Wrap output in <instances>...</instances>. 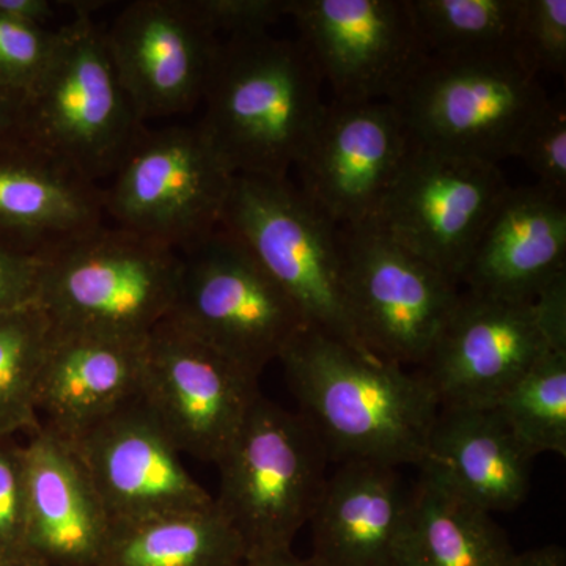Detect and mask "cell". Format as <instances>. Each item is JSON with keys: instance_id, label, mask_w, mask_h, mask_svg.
I'll use <instances>...</instances> for the list:
<instances>
[{"instance_id": "7402d4cb", "label": "cell", "mask_w": 566, "mask_h": 566, "mask_svg": "<svg viewBox=\"0 0 566 566\" xmlns=\"http://www.w3.org/2000/svg\"><path fill=\"white\" fill-rule=\"evenodd\" d=\"M534 460L495 406H442L419 469L493 515L526 501Z\"/></svg>"}, {"instance_id": "83f0119b", "label": "cell", "mask_w": 566, "mask_h": 566, "mask_svg": "<svg viewBox=\"0 0 566 566\" xmlns=\"http://www.w3.org/2000/svg\"><path fill=\"white\" fill-rule=\"evenodd\" d=\"M532 457H566V345L547 348L495 405Z\"/></svg>"}, {"instance_id": "44dd1931", "label": "cell", "mask_w": 566, "mask_h": 566, "mask_svg": "<svg viewBox=\"0 0 566 566\" xmlns=\"http://www.w3.org/2000/svg\"><path fill=\"white\" fill-rule=\"evenodd\" d=\"M145 342L52 329L36 394L41 427L71 442L139 400Z\"/></svg>"}, {"instance_id": "4fadbf2b", "label": "cell", "mask_w": 566, "mask_h": 566, "mask_svg": "<svg viewBox=\"0 0 566 566\" xmlns=\"http://www.w3.org/2000/svg\"><path fill=\"white\" fill-rule=\"evenodd\" d=\"M289 18L334 103H395L431 59L411 0H290Z\"/></svg>"}, {"instance_id": "4dcf8cb0", "label": "cell", "mask_w": 566, "mask_h": 566, "mask_svg": "<svg viewBox=\"0 0 566 566\" xmlns=\"http://www.w3.org/2000/svg\"><path fill=\"white\" fill-rule=\"evenodd\" d=\"M516 158L538 177V185L566 196V109L564 96L547 98L528 126Z\"/></svg>"}, {"instance_id": "3957f363", "label": "cell", "mask_w": 566, "mask_h": 566, "mask_svg": "<svg viewBox=\"0 0 566 566\" xmlns=\"http://www.w3.org/2000/svg\"><path fill=\"white\" fill-rule=\"evenodd\" d=\"M36 304L59 333L144 342L172 312L181 253L120 227L41 249Z\"/></svg>"}, {"instance_id": "8fae6325", "label": "cell", "mask_w": 566, "mask_h": 566, "mask_svg": "<svg viewBox=\"0 0 566 566\" xmlns=\"http://www.w3.org/2000/svg\"><path fill=\"white\" fill-rule=\"evenodd\" d=\"M344 290L364 348L420 368L460 297L458 283L394 240L375 219L338 227Z\"/></svg>"}, {"instance_id": "d6a6232c", "label": "cell", "mask_w": 566, "mask_h": 566, "mask_svg": "<svg viewBox=\"0 0 566 566\" xmlns=\"http://www.w3.org/2000/svg\"><path fill=\"white\" fill-rule=\"evenodd\" d=\"M41 249L0 234V316L36 304Z\"/></svg>"}, {"instance_id": "8992f818", "label": "cell", "mask_w": 566, "mask_h": 566, "mask_svg": "<svg viewBox=\"0 0 566 566\" xmlns=\"http://www.w3.org/2000/svg\"><path fill=\"white\" fill-rule=\"evenodd\" d=\"M296 304L308 329L365 356L344 290L338 227L289 178L234 177L221 223Z\"/></svg>"}, {"instance_id": "e575fe53", "label": "cell", "mask_w": 566, "mask_h": 566, "mask_svg": "<svg viewBox=\"0 0 566 566\" xmlns=\"http://www.w3.org/2000/svg\"><path fill=\"white\" fill-rule=\"evenodd\" d=\"M55 11L57 3L51 0H0V17L33 28H50Z\"/></svg>"}, {"instance_id": "74e56055", "label": "cell", "mask_w": 566, "mask_h": 566, "mask_svg": "<svg viewBox=\"0 0 566 566\" xmlns=\"http://www.w3.org/2000/svg\"><path fill=\"white\" fill-rule=\"evenodd\" d=\"M241 566H319L314 558H301L294 556L293 551L286 553L270 554L255 558H248Z\"/></svg>"}, {"instance_id": "e0dca14e", "label": "cell", "mask_w": 566, "mask_h": 566, "mask_svg": "<svg viewBox=\"0 0 566 566\" xmlns=\"http://www.w3.org/2000/svg\"><path fill=\"white\" fill-rule=\"evenodd\" d=\"M411 139L390 103L327 104L296 169L300 191L337 227L374 218Z\"/></svg>"}, {"instance_id": "f35d334b", "label": "cell", "mask_w": 566, "mask_h": 566, "mask_svg": "<svg viewBox=\"0 0 566 566\" xmlns=\"http://www.w3.org/2000/svg\"><path fill=\"white\" fill-rule=\"evenodd\" d=\"M0 566H46L43 564H40V562L32 560V558H20V560H11L6 562V564H0Z\"/></svg>"}, {"instance_id": "d590c367", "label": "cell", "mask_w": 566, "mask_h": 566, "mask_svg": "<svg viewBox=\"0 0 566 566\" xmlns=\"http://www.w3.org/2000/svg\"><path fill=\"white\" fill-rule=\"evenodd\" d=\"M22 96L0 87V145L20 134Z\"/></svg>"}, {"instance_id": "9c48e42d", "label": "cell", "mask_w": 566, "mask_h": 566, "mask_svg": "<svg viewBox=\"0 0 566 566\" xmlns=\"http://www.w3.org/2000/svg\"><path fill=\"white\" fill-rule=\"evenodd\" d=\"M554 345H566V274L535 301L460 293L417 368L442 406H495Z\"/></svg>"}, {"instance_id": "ffe728a7", "label": "cell", "mask_w": 566, "mask_h": 566, "mask_svg": "<svg viewBox=\"0 0 566 566\" xmlns=\"http://www.w3.org/2000/svg\"><path fill=\"white\" fill-rule=\"evenodd\" d=\"M28 558L96 566L111 520L73 447L46 428L24 444Z\"/></svg>"}, {"instance_id": "484cf974", "label": "cell", "mask_w": 566, "mask_h": 566, "mask_svg": "<svg viewBox=\"0 0 566 566\" xmlns=\"http://www.w3.org/2000/svg\"><path fill=\"white\" fill-rule=\"evenodd\" d=\"M433 59H517L524 0H411Z\"/></svg>"}, {"instance_id": "d6986e66", "label": "cell", "mask_w": 566, "mask_h": 566, "mask_svg": "<svg viewBox=\"0 0 566 566\" xmlns=\"http://www.w3.org/2000/svg\"><path fill=\"white\" fill-rule=\"evenodd\" d=\"M565 274V197L536 182L506 192L476 243L461 283L469 292L486 296L535 301Z\"/></svg>"}, {"instance_id": "6da1fadb", "label": "cell", "mask_w": 566, "mask_h": 566, "mask_svg": "<svg viewBox=\"0 0 566 566\" xmlns=\"http://www.w3.org/2000/svg\"><path fill=\"white\" fill-rule=\"evenodd\" d=\"M300 415L334 463L422 468L439 403L419 371L305 329L281 357Z\"/></svg>"}, {"instance_id": "8d00e7d4", "label": "cell", "mask_w": 566, "mask_h": 566, "mask_svg": "<svg viewBox=\"0 0 566 566\" xmlns=\"http://www.w3.org/2000/svg\"><path fill=\"white\" fill-rule=\"evenodd\" d=\"M512 566H566L564 547L543 546L527 553L516 554Z\"/></svg>"}, {"instance_id": "2e32d148", "label": "cell", "mask_w": 566, "mask_h": 566, "mask_svg": "<svg viewBox=\"0 0 566 566\" xmlns=\"http://www.w3.org/2000/svg\"><path fill=\"white\" fill-rule=\"evenodd\" d=\"M111 523L214 509L172 439L142 400L69 442Z\"/></svg>"}, {"instance_id": "f546056e", "label": "cell", "mask_w": 566, "mask_h": 566, "mask_svg": "<svg viewBox=\"0 0 566 566\" xmlns=\"http://www.w3.org/2000/svg\"><path fill=\"white\" fill-rule=\"evenodd\" d=\"M517 59L536 76H565L566 0H524Z\"/></svg>"}, {"instance_id": "5bb4252c", "label": "cell", "mask_w": 566, "mask_h": 566, "mask_svg": "<svg viewBox=\"0 0 566 566\" xmlns=\"http://www.w3.org/2000/svg\"><path fill=\"white\" fill-rule=\"evenodd\" d=\"M260 395L256 376L167 319L145 342L140 400L181 455L218 465Z\"/></svg>"}, {"instance_id": "277c9868", "label": "cell", "mask_w": 566, "mask_h": 566, "mask_svg": "<svg viewBox=\"0 0 566 566\" xmlns=\"http://www.w3.org/2000/svg\"><path fill=\"white\" fill-rule=\"evenodd\" d=\"M142 133L92 3H77L50 66L22 96L18 137L96 185L117 172Z\"/></svg>"}, {"instance_id": "9a60e30c", "label": "cell", "mask_w": 566, "mask_h": 566, "mask_svg": "<svg viewBox=\"0 0 566 566\" xmlns=\"http://www.w3.org/2000/svg\"><path fill=\"white\" fill-rule=\"evenodd\" d=\"M103 33L142 123L182 114L202 102L221 41L192 0H136Z\"/></svg>"}, {"instance_id": "836d02e7", "label": "cell", "mask_w": 566, "mask_h": 566, "mask_svg": "<svg viewBox=\"0 0 566 566\" xmlns=\"http://www.w3.org/2000/svg\"><path fill=\"white\" fill-rule=\"evenodd\" d=\"M212 32L229 36L264 33L289 17L290 0H192Z\"/></svg>"}, {"instance_id": "5b68a950", "label": "cell", "mask_w": 566, "mask_h": 566, "mask_svg": "<svg viewBox=\"0 0 566 566\" xmlns=\"http://www.w3.org/2000/svg\"><path fill=\"white\" fill-rule=\"evenodd\" d=\"M326 447L300 412L260 395L219 461L214 506L244 547L245 560L292 551L326 483Z\"/></svg>"}, {"instance_id": "ac0fdd59", "label": "cell", "mask_w": 566, "mask_h": 566, "mask_svg": "<svg viewBox=\"0 0 566 566\" xmlns=\"http://www.w3.org/2000/svg\"><path fill=\"white\" fill-rule=\"evenodd\" d=\"M411 486L392 465L349 461L327 475L311 524L319 566H400Z\"/></svg>"}, {"instance_id": "4316f807", "label": "cell", "mask_w": 566, "mask_h": 566, "mask_svg": "<svg viewBox=\"0 0 566 566\" xmlns=\"http://www.w3.org/2000/svg\"><path fill=\"white\" fill-rule=\"evenodd\" d=\"M51 334L39 304L0 316V438L41 430L36 394Z\"/></svg>"}, {"instance_id": "d4e9b609", "label": "cell", "mask_w": 566, "mask_h": 566, "mask_svg": "<svg viewBox=\"0 0 566 566\" xmlns=\"http://www.w3.org/2000/svg\"><path fill=\"white\" fill-rule=\"evenodd\" d=\"M244 547L218 510L111 523L96 566H241Z\"/></svg>"}, {"instance_id": "1f68e13d", "label": "cell", "mask_w": 566, "mask_h": 566, "mask_svg": "<svg viewBox=\"0 0 566 566\" xmlns=\"http://www.w3.org/2000/svg\"><path fill=\"white\" fill-rule=\"evenodd\" d=\"M24 444L0 438V564L28 557Z\"/></svg>"}, {"instance_id": "7c38bea8", "label": "cell", "mask_w": 566, "mask_h": 566, "mask_svg": "<svg viewBox=\"0 0 566 566\" xmlns=\"http://www.w3.org/2000/svg\"><path fill=\"white\" fill-rule=\"evenodd\" d=\"M510 188L497 164L411 142L400 172L371 219L460 285L476 243Z\"/></svg>"}, {"instance_id": "ba28073f", "label": "cell", "mask_w": 566, "mask_h": 566, "mask_svg": "<svg viewBox=\"0 0 566 566\" xmlns=\"http://www.w3.org/2000/svg\"><path fill=\"white\" fill-rule=\"evenodd\" d=\"M547 98L516 59H430L394 104L409 139L491 164L516 158Z\"/></svg>"}, {"instance_id": "603a6c76", "label": "cell", "mask_w": 566, "mask_h": 566, "mask_svg": "<svg viewBox=\"0 0 566 566\" xmlns=\"http://www.w3.org/2000/svg\"><path fill=\"white\" fill-rule=\"evenodd\" d=\"M103 191L20 137L0 145V234L35 248L103 223Z\"/></svg>"}, {"instance_id": "f1b7e54d", "label": "cell", "mask_w": 566, "mask_h": 566, "mask_svg": "<svg viewBox=\"0 0 566 566\" xmlns=\"http://www.w3.org/2000/svg\"><path fill=\"white\" fill-rule=\"evenodd\" d=\"M61 28H33L0 17V87L24 96L54 57Z\"/></svg>"}, {"instance_id": "52a82bcc", "label": "cell", "mask_w": 566, "mask_h": 566, "mask_svg": "<svg viewBox=\"0 0 566 566\" xmlns=\"http://www.w3.org/2000/svg\"><path fill=\"white\" fill-rule=\"evenodd\" d=\"M180 289L167 322L260 378L307 329L296 304L229 230L182 252Z\"/></svg>"}, {"instance_id": "30bf717a", "label": "cell", "mask_w": 566, "mask_h": 566, "mask_svg": "<svg viewBox=\"0 0 566 566\" xmlns=\"http://www.w3.org/2000/svg\"><path fill=\"white\" fill-rule=\"evenodd\" d=\"M233 170L197 126L145 132L103 191L115 227L180 253L221 229Z\"/></svg>"}, {"instance_id": "7a4b0ae2", "label": "cell", "mask_w": 566, "mask_h": 566, "mask_svg": "<svg viewBox=\"0 0 566 566\" xmlns=\"http://www.w3.org/2000/svg\"><path fill=\"white\" fill-rule=\"evenodd\" d=\"M322 84L300 41L229 36L212 63L199 128L234 175L289 178L326 115Z\"/></svg>"}, {"instance_id": "cb8c5ba5", "label": "cell", "mask_w": 566, "mask_h": 566, "mask_svg": "<svg viewBox=\"0 0 566 566\" xmlns=\"http://www.w3.org/2000/svg\"><path fill=\"white\" fill-rule=\"evenodd\" d=\"M516 554L491 513L419 469L400 566H512Z\"/></svg>"}]
</instances>
